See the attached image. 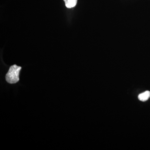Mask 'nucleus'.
<instances>
[{
    "mask_svg": "<svg viewBox=\"0 0 150 150\" xmlns=\"http://www.w3.org/2000/svg\"><path fill=\"white\" fill-rule=\"evenodd\" d=\"M21 68L15 64L11 66L6 76V81L8 83H16L19 81V76Z\"/></svg>",
    "mask_w": 150,
    "mask_h": 150,
    "instance_id": "f257e3e1",
    "label": "nucleus"
},
{
    "mask_svg": "<svg viewBox=\"0 0 150 150\" xmlns=\"http://www.w3.org/2000/svg\"><path fill=\"white\" fill-rule=\"evenodd\" d=\"M67 8H71L76 5L78 0H64Z\"/></svg>",
    "mask_w": 150,
    "mask_h": 150,
    "instance_id": "7ed1b4c3",
    "label": "nucleus"
},
{
    "mask_svg": "<svg viewBox=\"0 0 150 150\" xmlns=\"http://www.w3.org/2000/svg\"><path fill=\"white\" fill-rule=\"evenodd\" d=\"M150 97V92L149 91H146L143 93L140 94L138 96V98L141 101H144L147 100Z\"/></svg>",
    "mask_w": 150,
    "mask_h": 150,
    "instance_id": "f03ea898",
    "label": "nucleus"
}]
</instances>
